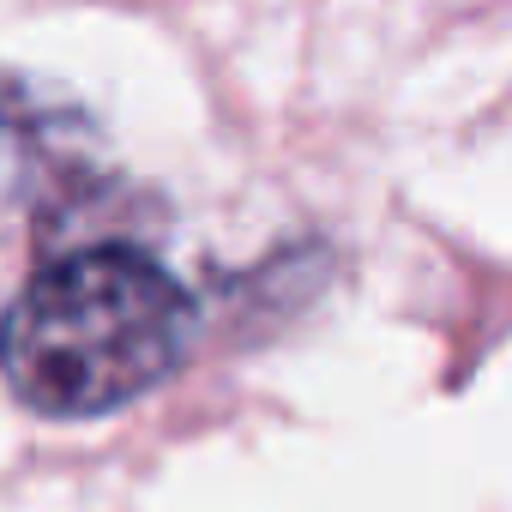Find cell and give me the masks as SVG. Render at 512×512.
I'll list each match as a JSON object with an SVG mask.
<instances>
[{"label":"cell","mask_w":512,"mask_h":512,"mask_svg":"<svg viewBox=\"0 0 512 512\" xmlns=\"http://www.w3.org/2000/svg\"><path fill=\"white\" fill-rule=\"evenodd\" d=\"M193 344V296L139 247L43 266L0 314V374L37 416H109L163 386Z\"/></svg>","instance_id":"6da1fadb"}]
</instances>
